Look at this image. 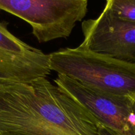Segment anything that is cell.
<instances>
[{"label":"cell","mask_w":135,"mask_h":135,"mask_svg":"<svg viewBox=\"0 0 135 135\" xmlns=\"http://www.w3.org/2000/svg\"><path fill=\"white\" fill-rule=\"evenodd\" d=\"M0 22V84L28 83L50 75L49 55L29 46Z\"/></svg>","instance_id":"cell-6"},{"label":"cell","mask_w":135,"mask_h":135,"mask_svg":"<svg viewBox=\"0 0 135 135\" xmlns=\"http://www.w3.org/2000/svg\"><path fill=\"white\" fill-rule=\"evenodd\" d=\"M2 135H16V134H2Z\"/></svg>","instance_id":"cell-10"},{"label":"cell","mask_w":135,"mask_h":135,"mask_svg":"<svg viewBox=\"0 0 135 135\" xmlns=\"http://www.w3.org/2000/svg\"><path fill=\"white\" fill-rule=\"evenodd\" d=\"M100 125L46 78L0 84V135H98Z\"/></svg>","instance_id":"cell-1"},{"label":"cell","mask_w":135,"mask_h":135,"mask_svg":"<svg viewBox=\"0 0 135 135\" xmlns=\"http://www.w3.org/2000/svg\"><path fill=\"white\" fill-rule=\"evenodd\" d=\"M54 83L86 108L101 125L118 135H134L130 124L135 98L108 94L58 75Z\"/></svg>","instance_id":"cell-4"},{"label":"cell","mask_w":135,"mask_h":135,"mask_svg":"<svg viewBox=\"0 0 135 135\" xmlns=\"http://www.w3.org/2000/svg\"><path fill=\"white\" fill-rule=\"evenodd\" d=\"M98 135H118L115 132L112 131L110 130V129H107V128L105 127L100 125L99 128V133Z\"/></svg>","instance_id":"cell-8"},{"label":"cell","mask_w":135,"mask_h":135,"mask_svg":"<svg viewBox=\"0 0 135 135\" xmlns=\"http://www.w3.org/2000/svg\"><path fill=\"white\" fill-rule=\"evenodd\" d=\"M105 7L116 18L135 23V0H108Z\"/></svg>","instance_id":"cell-7"},{"label":"cell","mask_w":135,"mask_h":135,"mask_svg":"<svg viewBox=\"0 0 135 135\" xmlns=\"http://www.w3.org/2000/svg\"><path fill=\"white\" fill-rule=\"evenodd\" d=\"M82 29L81 47L135 64V23L116 18L105 7L97 18L83 21Z\"/></svg>","instance_id":"cell-5"},{"label":"cell","mask_w":135,"mask_h":135,"mask_svg":"<svg viewBox=\"0 0 135 135\" xmlns=\"http://www.w3.org/2000/svg\"><path fill=\"white\" fill-rule=\"evenodd\" d=\"M87 7V0H0V10L29 23L39 43L70 36Z\"/></svg>","instance_id":"cell-3"},{"label":"cell","mask_w":135,"mask_h":135,"mask_svg":"<svg viewBox=\"0 0 135 135\" xmlns=\"http://www.w3.org/2000/svg\"><path fill=\"white\" fill-rule=\"evenodd\" d=\"M51 71L93 90L135 98V64L93 52L79 46L49 54Z\"/></svg>","instance_id":"cell-2"},{"label":"cell","mask_w":135,"mask_h":135,"mask_svg":"<svg viewBox=\"0 0 135 135\" xmlns=\"http://www.w3.org/2000/svg\"><path fill=\"white\" fill-rule=\"evenodd\" d=\"M130 124L133 128L134 133L135 135V99L134 100L133 106H132V112L130 117Z\"/></svg>","instance_id":"cell-9"}]
</instances>
